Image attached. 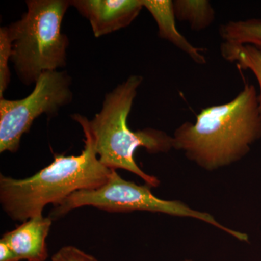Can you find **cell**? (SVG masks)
<instances>
[{
	"label": "cell",
	"instance_id": "cell-15",
	"mask_svg": "<svg viewBox=\"0 0 261 261\" xmlns=\"http://www.w3.org/2000/svg\"><path fill=\"white\" fill-rule=\"evenodd\" d=\"M0 261H20L11 248L0 240Z\"/></svg>",
	"mask_w": 261,
	"mask_h": 261
},
{
	"label": "cell",
	"instance_id": "cell-2",
	"mask_svg": "<svg viewBox=\"0 0 261 261\" xmlns=\"http://www.w3.org/2000/svg\"><path fill=\"white\" fill-rule=\"evenodd\" d=\"M71 117L80 123L85 137L80 155L54 154L51 164L31 177L0 175V203L10 219L24 222L43 216V210L49 204L56 207L74 192L99 188L109 179L113 170L99 161L84 116Z\"/></svg>",
	"mask_w": 261,
	"mask_h": 261
},
{
	"label": "cell",
	"instance_id": "cell-10",
	"mask_svg": "<svg viewBox=\"0 0 261 261\" xmlns=\"http://www.w3.org/2000/svg\"><path fill=\"white\" fill-rule=\"evenodd\" d=\"M173 6L176 20L188 23L196 32L208 28L216 18V12L208 0H174Z\"/></svg>",
	"mask_w": 261,
	"mask_h": 261
},
{
	"label": "cell",
	"instance_id": "cell-14",
	"mask_svg": "<svg viewBox=\"0 0 261 261\" xmlns=\"http://www.w3.org/2000/svg\"><path fill=\"white\" fill-rule=\"evenodd\" d=\"M51 261H99L93 255H89L74 246H65L60 249L51 257Z\"/></svg>",
	"mask_w": 261,
	"mask_h": 261
},
{
	"label": "cell",
	"instance_id": "cell-7",
	"mask_svg": "<svg viewBox=\"0 0 261 261\" xmlns=\"http://www.w3.org/2000/svg\"><path fill=\"white\" fill-rule=\"evenodd\" d=\"M70 4L89 20L97 38L128 27L144 8L142 0H71Z\"/></svg>",
	"mask_w": 261,
	"mask_h": 261
},
{
	"label": "cell",
	"instance_id": "cell-9",
	"mask_svg": "<svg viewBox=\"0 0 261 261\" xmlns=\"http://www.w3.org/2000/svg\"><path fill=\"white\" fill-rule=\"evenodd\" d=\"M142 4L155 20L160 38L171 43L197 64H206L207 60L202 53L203 49L194 46L178 32L173 11V1L142 0Z\"/></svg>",
	"mask_w": 261,
	"mask_h": 261
},
{
	"label": "cell",
	"instance_id": "cell-3",
	"mask_svg": "<svg viewBox=\"0 0 261 261\" xmlns=\"http://www.w3.org/2000/svg\"><path fill=\"white\" fill-rule=\"evenodd\" d=\"M143 80L142 75H130L106 94L102 109L91 121L84 116V119L103 166L116 171L126 170L148 186L157 187L161 184L159 178L144 172L134 155L139 147H144L150 154L169 152L173 149V137L152 128L137 132L128 128V115Z\"/></svg>",
	"mask_w": 261,
	"mask_h": 261
},
{
	"label": "cell",
	"instance_id": "cell-12",
	"mask_svg": "<svg viewBox=\"0 0 261 261\" xmlns=\"http://www.w3.org/2000/svg\"><path fill=\"white\" fill-rule=\"evenodd\" d=\"M221 53L224 59L235 63L241 69L249 70L253 73L259 86L257 92V103L261 116V54L255 47L245 44H228L223 42Z\"/></svg>",
	"mask_w": 261,
	"mask_h": 261
},
{
	"label": "cell",
	"instance_id": "cell-5",
	"mask_svg": "<svg viewBox=\"0 0 261 261\" xmlns=\"http://www.w3.org/2000/svg\"><path fill=\"white\" fill-rule=\"evenodd\" d=\"M84 206H92L108 212L149 211L178 217H190L219 228L240 241L245 243L249 241L247 233L231 229L220 224L208 213L194 210L181 201L160 199L152 194L148 185H138L135 182L126 181L116 170H113L109 179L102 186L94 190L74 192L60 205L56 206L51 214L54 217H59Z\"/></svg>",
	"mask_w": 261,
	"mask_h": 261
},
{
	"label": "cell",
	"instance_id": "cell-16",
	"mask_svg": "<svg viewBox=\"0 0 261 261\" xmlns=\"http://www.w3.org/2000/svg\"><path fill=\"white\" fill-rule=\"evenodd\" d=\"M184 261H193V260H184Z\"/></svg>",
	"mask_w": 261,
	"mask_h": 261
},
{
	"label": "cell",
	"instance_id": "cell-4",
	"mask_svg": "<svg viewBox=\"0 0 261 261\" xmlns=\"http://www.w3.org/2000/svg\"><path fill=\"white\" fill-rule=\"evenodd\" d=\"M27 5L21 18L6 27L15 72L29 86L43 73L66 65L69 41L61 27L70 4L68 0H28Z\"/></svg>",
	"mask_w": 261,
	"mask_h": 261
},
{
	"label": "cell",
	"instance_id": "cell-6",
	"mask_svg": "<svg viewBox=\"0 0 261 261\" xmlns=\"http://www.w3.org/2000/svg\"><path fill=\"white\" fill-rule=\"evenodd\" d=\"M23 99H0V152H15L24 134L42 114L54 116L73 99L71 78L65 71H47L39 77Z\"/></svg>",
	"mask_w": 261,
	"mask_h": 261
},
{
	"label": "cell",
	"instance_id": "cell-13",
	"mask_svg": "<svg viewBox=\"0 0 261 261\" xmlns=\"http://www.w3.org/2000/svg\"><path fill=\"white\" fill-rule=\"evenodd\" d=\"M12 56V43L8 35L7 27L0 29V98L9 85L10 72L9 60Z\"/></svg>",
	"mask_w": 261,
	"mask_h": 261
},
{
	"label": "cell",
	"instance_id": "cell-1",
	"mask_svg": "<svg viewBox=\"0 0 261 261\" xmlns=\"http://www.w3.org/2000/svg\"><path fill=\"white\" fill-rule=\"evenodd\" d=\"M260 138L257 91L253 84H245L229 102L204 108L195 123L180 125L173 134V147L212 171L243 159Z\"/></svg>",
	"mask_w": 261,
	"mask_h": 261
},
{
	"label": "cell",
	"instance_id": "cell-11",
	"mask_svg": "<svg viewBox=\"0 0 261 261\" xmlns=\"http://www.w3.org/2000/svg\"><path fill=\"white\" fill-rule=\"evenodd\" d=\"M223 42L251 45L261 54V19L230 20L219 29Z\"/></svg>",
	"mask_w": 261,
	"mask_h": 261
},
{
	"label": "cell",
	"instance_id": "cell-8",
	"mask_svg": "<svg viewBox=\"0 0 261 261\" xmlns=\"http://www.w3.org/2000/svg\"><path fill=\"white\" fill-rule=\"evenodd\" d=\"M53 222L50 217L36 216L3 235L1 240L13 250L19 260L45 261L46 240Z\"/></svg>",
	"mask_w": 261,
	"mask_h": 261
}]
</instances>
